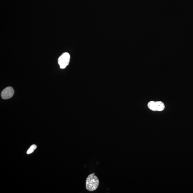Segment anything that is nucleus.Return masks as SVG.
Returning a JSON list of instances; mask_svg holds the SVG:
<instances>
[{
	"label": "nucleus",
	"instance_id": "obj_3",
	"mask_svg": "<svg viewBox=\"0 0 193 193\" xmlns=\"http://www.w3.org/2000/svg\"><path fill=\"white\" fill-rule=\"evenodd\" d=\"M148 108L153 111H161L164 110L165 108V105L161 101H151L148 103Z\"/></svg>",
	"mask_w": 193,
	"mask_h": 193
},
{
	"label": "nucleus",
	"instance_id": "obj_2",
	"mask_svg": "<svg viewBox=\"0 0 193 193\" xmlns=\"http://www.w3.org/2000/svg\"><path fill=\"white\" fill-rule=\"evenodd\" d=\"M70 56L68 53H63L58 59V63L61 69H64L68 65L70 62Z\"/></svg>",
	"mask_w": 193,
	"mask_h": 193
},
{
	"label": "nucleus",
	"instance_id": "obj_5",
	"mask_svg": "<svg viewBox=\"0 0 193 193\" xmlns=\"http://www.w3.org/2000/svg\"><path fill=\"white\" fill-rule=\"evenodd\" d=\"M37 147V145H31V147L27 151V154H30L34 152V151L36 149Z\"/></svg>",
	"mask_w": 193,
	"mask_h": 193
},
{
	"label": "nucleus",
	"instance_id": "obj_4",
	"mask_svg": "<svg viewBox=\"0 0 193 193\" xmlns=\"http://www.w3.org/2000/svg\"><path fill=\"white\" fill-rule=\"evenodd\" d=\"M14 94L13 89L11 87L6 88L1 93V96L3 99H7L12 97Z\"/></svg>",
	"mask_w": 193,
	"mask_h": 193
},
{
	"label": "nucleus",
	"instance_id": "obj_1",
	"mask_svg": "<svg viewBox=\"0 0 193 193\" xmlns=\"http://www.w3.org/2000/svg\"><path fill=\"white\" fill-rule=\"evenodd\" d=\"M99 180L95 173L90 174L86 180V187L88 191L92 192L97 189L99 185Z\"/></svg>",
	"mask_w": 193,
	"mask_h": 193
}]
</instances>
